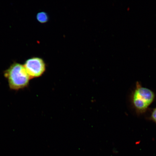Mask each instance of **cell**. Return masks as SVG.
I'll return each instance as SVG.
<instances>
[{
    "label": "cell",
    "instance_id": "277c9868",
    "mask_svg": "<svg viewBox=\"0 0 156 156\" xmlns=\"http://www.w3.org/2000/svg\"><path fill=\"white\" fill-rule=\"evenodd\" d=\"M36 19L39 22L44 24L48 22V16L47 13L44 12H41L37 15Z\"/></svg>",
    "mask_w": 156,
    "mask_h": 156
},
{
    "label": "cell",
    "instance_id": "5b68a950",
    "mask_svg": "<svg viewBox=\"0 0 156 156\" xmlns=\"http://www.w3.org/2000/svg\"><path fill=\"white\" fill-rule=\"evenodd\" d=\"M151 119L156 123V107L151 112Z\"/></svg>",
    "mask_w": 156,
    "mask_h": 156
},
{
    "label": "cell",
    "instance_id": "6da1fadb",
    "mask_svg": "<svg viewBox=\"0 0 156 156\" xmlns=\"http://www.w3.org/2000/svg\"><path fill=\"white\" fill-rule=\"evenodd\" d=\"M10 89L18 91L29 87L31 78L23 64L14 62L3 72Z\"/></svg>",
    "mask_w": 156,
    "mask_h": 156
},
{
    "label": "cell",
    "instance_id": "3957f363",
    "mask_svg": "<svg viewBox=\"0 0 156 156\" xmlns=\"http://www.w3.org/2000/svg\"><path fill=\"white\" fill-rule=\"evenodd\" d=\"M23 65L31 79L41 76L46 70V64L44 60L38 57L29 58Z\"/></svg>",
    "mask_w": 156,
    "mask_h": 156
},
{
    "label": "cell",
    "instance_id": "7a4b0ae2",
    "mask_svg": "<svg viewBox=\"0 0 156 156\" xmlns=\"http://www.w3.org/2000/svg\"><path fill=\"white\" fill-rule=\"evenodd\" d=\"M155 98V94L153 91L142 87L138 82H136L131 96L132 104L136 113L141 114L145 112Z\"/></svg>",
    "mask_w": 156,
    "mask_h": 156
}]
</instances>
